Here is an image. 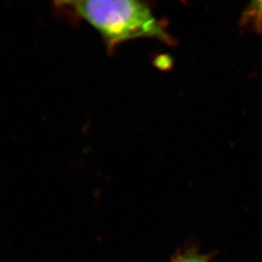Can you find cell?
<instances>
[{
	"label": "cell",
	"instance_id": "obj_1",
	"mask_svg": "<svg viewBox=\"0 0 262 262\" xmlns=\"http://www.w3.org/2000/svg\"><path fill=\"white\" fill-rule=\"evenodd\" d=\"M91 24L108 48L138 38H154L170 44L173 39L145 3L134 0L63 2Z\"/></svg>",
	"mask_w": 262,
	"mask_h": 262
},
{
	"label": "cell",
	"instance_id": "obj_2",
	"mask_svg": "<svg viewBox=\"0 0 262 262\" xmlns=\"http://www.w3.org/2000/svg\"><path fill=\"white\" fill-rule=\"evenodd\" d=\"M244 23L251 21L258 32L262 31V1H254L245 10L242 18Z\"/></svg>",
	"mask_w": 262,
	"mask_h": 262
},
{
	"label": "cell",
	"instance_id": "obj_3",
	"mask_svg": "<svg viewBox=\"0 0 262 262\" xmlns=\"http://www.w3.org/2000/svg\"><path fill=\"white\" fill-rule=\"evenodd\" d=\"M192 262H206L205 261L203 258H199L198 256H194V258H193Z\"/></svg>",
	"mask_w": 262,
	"mask_h": 262
}]
</instances>
